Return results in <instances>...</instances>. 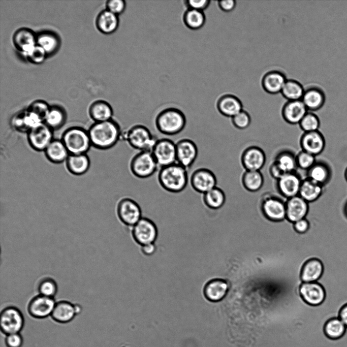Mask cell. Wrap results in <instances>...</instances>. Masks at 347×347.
Wrapping results in <instances>:
<instances>
[{
    "label": "cell",
    "mask_w": 347,
    "mask_h": 347,
    "mask_svg": "<svg viewBox=\"0 0 347 347\" xmlns=\"http://www.w3.org/2000/svg\"><path fill=\"white\" fill-rule=\"evenodd\" d=\"M122 131L118 122L113 119L94 122L88 130L91 145L102 150L114 146L122 139Z\"/></svg>",
    "instance_id": "cell-1"
},
{
    "label": "cell",
    "mask_w": 347,
    "mask_h": 347,
    "mask_svg": "<svg viewBox=\"0 0 347 347\" xmlns=\"http://www.w3.org/2000/svg\"><path fill=\"white\" fill-rule=\"evenodd\" d=\"M157 180L165 191L177 194L185 190L189 178L187 170L176 163L159 169Z\"/></svg>",
    "instance_id": "cell-2"
},
{
    "label": "cell",
    "mask_w": 347,
    "mask_h": 347,
    "mask_svg": "<svg viewBox=\"0 0 347 347\" xmlns=\"http://www.w3.org/2000/svg\"><path fill=\"white\" fill-rule=\"evenodd\" d=\"M186 119L184 113L175 107L161 110L155 116L154 125L157 131L166 136H174L181 132L185 127Z\"/></svg>",
    "instance_id": "cell-3"
},
{
    "label": "cell",
    "mask_w": 347,
    "mask_h": 347,
    "mask_svg": "<svg viewBox=\"0 0 347 347\" xmlns=\"http://www.w3.org/2000/svg\"><path fill=\"white\" fill-rule=\"evenodd\" d=\"M122 139L131 148L138 151H151L157 138L148 128L137 123L122 131Z\"/></svg>",
    "instance_id": "cell-4"
},
{
    "label": "cell",
    "mask_w": 347,
    "mask_h": 347,
    "mask_svg": "<svg viewBox=\"0 0 347 347\" xmlns=\"http://www.w3.org/2000/svg\"><path fill=\"white\" fill-rule=\"evenodd\" d=\"M61 140L70 154H85L92 145L88 131L80 127L68 128Z\"/></svg>",
    "instance_id": "cell-5"
},
{
    "label": "cell",
    "mask_w": 347,
    "mask_h": 347,
    "mask_svg": "<svg viewBox=\"0 0 347 347\" xmlns=\"http://www.w3.org/2000/svg\"><path fill=\"white\" fill-rule=\"evenodd\" d=\"M130 173L139 179H146L152 176L159 167L151 151H138L130 159L129 163Z\"/></svg>",
    "instance_id": "cell-6"
},
{
    "label": "cell",
    "mask_w": 347,
    "mask_h": 347,
    "mask_svg": "<svg viewBox=\"0 0 347 347\" xmlns=\"http://www.w3.org/2000/svg\"><path fill=\"white\" fill-rule=\"evenodd\" d=\"M261 213L273 221H281L286 218V200L270 193L263 195L258 205Z\"/></svg>",
    "instance_id": "cell-7"
},
{
    "label": "cell",
    "mask_w": 347,
    "mask_h": 347,
    "mask_svg": "<svg viewBox=\"0 0 347 347\" xmlns=\"http://www.w3.org/2000/svg\"><path fill=\"white\" fill-rule=\"evenodd\" d=\"M151 152L159 169L176 163V142L170 139H157Z\"/></svg>",
    "instance_id": "cell-8"
},
{
    "label": "cell",
    "mask_w": 347,
    "mask_h": 347,
    "mask_svg": "<svg viewBox=\"0 0 347 347\" xmlns=\"http://www.w3.org/2000/svg\"><path fill=\"white\" fill-rule=\"evenodd\" d=\"M118 219L124 225L133 227L142 217V210L139 204L130 197L119 199L116 207Z\"/></svg>",
    "instance_id": "cell-9"
},
{
    "label": "cell",
    "mask_w": 347,
    "mask_h": 347,
    "mask_svg": "<svg viewBox=\"0 0 347 347\" xmlns=\"http://www.w3.org/2000/svg\"><path fill=\"white\" fill-rule=\"evenodd\" d=\"M2 331L7 334L19 333L24 325V318L20 310L15 306L5 307L1 313Z\"/></svg>",
    "instance_id": "cell-10"
},
{
    "label": "cell",
    "mask_w": 347,
    "mask_h": 347,
    "mask_svg": "<svg viewBox=\"0 0 347 347\" xmlns=\"http://www.w3.org/2000/svg\"><path fill=\"white\" fill-rule=\"evenodd\" d=\"M189 182L194 191L202 195L217 186L215 175L206 168L195 170L190 177Z\"/></svg>",
    "instance_id": "cell-11"
},
{
    "label": "cell",
    "mask_w": 347,
    "mask_h": 347,
    "mask_svg": "<svg viewBox=\"0 0 347 347\" xmlns=\"http://www.w3.org/2000/svg\"><path fill=\"white\" fill-rule=\"evenodd\" d=\"M176 163L188 170L197 158L198 149L194 141L184 138L176 142Z\"/></svg>",
    "instance_id": "cell-12"
},
{
    "label": "cell",
    "mask_w": 347,
    "mask_h": 347,
    "mask_svg": "<svg viewBox=\"0 0 347 347\" xmlns=\"http://www.w3.org/2000/svg\"><path fill=\"white\" fill-rule=\"evenodd\" d=\"M53 130L44 122L27 132L29 145L36 151H45L53 139Z\"/></svg>",
    "instance_id": "cell-13"
},
{
    "label": "cell",
    "mask_w": 347,
    "mask_h": 347,
    "mask_svg": "<svg viewBox=\"0 0 347 347\" xmlns=\"http://www.w3.org/2000/svg\"><path fill=\"white\" fill-rule=\"evenodd\" d=\"M302 179L296 171L285 173L276 180L277 192L286 200L298 196Z\"/></svg>",
    "instance_id": "cell-14"
},
{
    "label": "cell",
    "mask_w": 347,
    "mask_h": 347,
    "mask_svg": "<svg viewBox=\"0 0 347 347\" xmlns=\"http://www.w3.org/2000/svg\"><path fill=\"white\" fill-rule=\"evenodd\" d=\"M133 228L132 234L134 239L141 246L154 243L157 238L156 227L148 218L142 217Z\"/></svg>",
    "instance_id": "cell-15"
},
{
    "label": "cell",
    "mask_w": 347,
    "mask_h": 347,
    "mask_svg": "<svg viewBox=\"0 0 347 347\" xmlns=\"http://www.w3.org/2000/svg\"><path fill=\"white\" fill-rule=\"evenodd\" d=\"M240 160L245 170L261 171L266 163V157L261 148L251 146L243 150Z\"/></svg>",
    "instance_id": "cell-16"
},
{
    "label": "cell",
    "mask_w": 347,
    "mask_h": 347,
    "mask_svg": "<svg viewBox=\"0 0 347 347\" xmlns=\"http://www.w3.org/2000/svg\"><path fill=\"white\" fill-rule=\"evenodd\" d=\"M299 143L302 150L315 156L322 153L326 146L325 137L319 130L303 132Z\"/></svg>",
    "instance_id": "cell-17"
},
{
    "label": "cell",
    "mask_w": 347,
    "mask_h": 347,
    "mask_svg": "<svg viewBox=\"0 0 347 347\" xmlns=\"http://www.w3.org/2000/svg\"><path fill=\"white\" fill-rule=\"evenodd\" d=\"M56 302L54 298L39 294L29 301L27 310L34 318L43 319L51 315Z\"/></svg>",
    "instance_id": "cell-18"
},
{
    "label": "cell",
    "mask_w": 347,
    "mask_h": 347,
    "mask_svg": "<svg viewBox=\"0 0 347 347\" xmlns=\"http://www.w3.org/2000/svg\"><path fill=\"white\" fill-rule=\"evenodd\" d=\"M300 293L303 300L312 306L321 305L326 297L324 288L318 282H303Z\"/></svg>",
    "instance_id": "cell-19"
},
{
    "label": "cell",
    "mask_w": 347,
    "mask_h": 347,
    "mask_svg": "<svg viewBox=\"0 0 347 347\" xmlns=\"http://www.w3.org/2000/svg\"><path fill=\"white\" fill-rule=\"evenodd\" d=\"M309 204L299 195L286 200V218L292 223L305 218Z\"/></svg>",
    "instance_id": "cell-20"
},
{
    "label": "cell",
    "mask_w": 347,
    "mask_h": 347,
    "mask_svg": "<svg viewBox=\"0 0 347 347\" xmlns=\"http://www.w3.org/2000/svg\"><path fill=\"white\" fill-rule=\"evenodd\" d=\"M15 48L26 54L37 44V35L30 29L21 27L17 29L12 37Z\"/></svg>",
    "instance_id": "cell-21"
},
{
    "label": "cell",
    "mask_w": 347,
    "mask_h": 347,
    "mask_svg": "<svg viewBox=\"0 0 347 347\" xmlns=\"http://www.w3.org/2000/svg\"><path fill=\"white\" fill-rule=\"evenodd\" d=\"M308 110L301 100L288 101L283 106L281 116L290 124H299Z\"/></svg>",
    "instance_id": "cell-22"
},
{
    "label": "cell",
    "mask_w": 347,
    "mask_h": 347,
    "mask_svg": "<svg viewBox=\"0 0 347 347\" xmlns=\"http://www.w3.org/2000/svg\"><path fill=\"white\" fill-rule=\"evenodd\" d=\"M287 79L283 73L278 70H271L262 77L261 84L268 93L276 94L280 93Z\"/></svg>",
    "instance_id": "cell-23"
},
{
    "label": "cell",
    "mask_w": 347,
    "mask_h": 347,
    "mask_svg": "<svg viewBox=\"0 0 347 347\" xmlns=\"http://www.w3.org/2000/svg\"><path fill=\"white\" fill-rule=\"evenodd\" d=\"M216 108L222 115L230 118L243 110L241 100L232 94H223L219 98L216 102Z\"/></svg>",
    "instance_id": "cell-24"
},
{
    "label": "cell",
    "mask_w": 347,
    "mask_h": 347,
    "mask_svg": "<svg viewBox=\"0 0 347 347\" xmlns=\"http://www.w3.org/2000/svg\"><path fill=\"white\" fill-rule=\"evenodd\" d=\"M229 290L228 283L222 279H213L207 281L203 287V294L206 301L218 302L227 295Z\"/></svg>",
    "instance_id": "cell-25"
},
{
    "label": "cell",
    "mask_w": 347,
    "mask_h": 347,
    "mask_svg": "<svg viewBox=\"0 0 347 347\" xmlns=\"http://www.w3.org/2000/svg\"><path fill=\"white\" fill-rule=\"evenodd\" d=\"M332 175L330 165L325 161L319 160L306 172L305 177L325 186L331 180Z\"/></svg>",
    "instance_id": "cell-26"
},
{
    "label": "cell",
    "mask_w": 347,
    "mask_h": 347,
    "mask_svg": "<svg viewBox=\"0 0 347 347\" xmlns=\"http://www.w3.org/2000/svg\"><path fill=\"white\" fill-rule=\"evenodd\" d=\"M119 24L118 16L107 9L101 11L96 19V25L99 31L110 35L117 29Z\"/></svg>",
    "instance_id": "cell-27"
},
{
    "label": "cell",
    "mask_w": 347,
    "mask_h": 347,
    "mask_svg": "<svg viewBox=\"0 0 347 347\" xmlns=\"http://www.w3.org/2000/svg\"><path fill=\"white\" fill-rule=\"evenodd\" d=\"M308 111H314L321 109L324 104L325 96L323 90L318 87L311 86L305 89L301 100Z\"/></svg>",
    "instance_id": "cell-28"
},
{
    "label": "cell",
    "mask_w": 347,
    "mask_h": 347,
    "mask_svg": "<svg viewBox=\"0 0 347 347\" xmlns=\"http://www.w3.org/2000/svg\"><path fill=\"white\" fill-rule=\"evenodd\" d=\"M324 188L325 186L305 177L302 180L299 196L310 204L317 201L322 196Z\"/></svg>",
    "instance_id": "cell-29"
},
{
    "label": "cell",
    "mask_w": 347,
    "mask_h": 347,
    "mask_svg": "<svg viewBox=\"0 0 347 347\" xmlns=\"http://www.w3.org/2000/svg\"><path fill=\"white\" fill-rule=\"evenodd\" d=\"M89 115L94 122H102L111 120L113 110L109 103L104 100L93 102L89 106Z\"/></svg>",
    "instance_id": "cell-30"
},
{
    "label": "cell",
    "mask_w": 347,
    "mask_h": 347,
    "mask_svg": "<svg viewBox=\"0 0 347 347\" xmlns=\"http://www.w3.org/2000/svg\"><path fill=\"white\" fill-rule=\"evenodd\" d=\"M44 152L47 159L55 164H60L66 161L70 154L61 139H54Z\"/></svg>",
    "instance_id": "cell-31"
},
{
    "label": "cell",
    "mask_w": 347,
    "mask_h": 347,
    "mask_svg": "<svg viewBox=\"0 0 347 347\" xmlns=\"http://www.w3.org/2000/svg\"><path fill=\"white\" fill-rule=\"evenodd\" d=\"M37 44L45 51L48 56L58 51L60 46V40L55 33L43 31L37 35Z\"/></svg>",
    "instance_id": "cell-32"
},
{
    "label": "cell",
    "mask_w": 347,
    "mask_h": 347,
    "mask_svg": "<svg viewBox=\"0 0 347 347\" xmlns=\"http://www.w3.org/2000/svg\"><path fill=\"white\" fill-rule=\"evenodd\" d=\"M324 271L323 264L320 260H309L303 267L301 279L303 282H317L322 277Z\"/></svg>",
    "instance_id": "cell-33"
},
{
    "label": "cell",
    "mask_w": 347,
    "mask_h": 347,
    "mask_svg": "<svg viewBox=\"0 0 347 347\" xmlns=\"http://www.w3.org/2000/svg\"><path fill=\"white\" fill-rule=\"evenodd\" d=\"M76 315L75 304L62 300L56 303L51 316L56 322L66 323L71 321Z\"/></svg>",
    "instance_id": "cell-34"
},
{
    "label": "cell",
    "mask_w": 347,
    "mask_h": 347,
    "mask_svg": "<svg viewBox=\"0 0 347 347\" xmlns=\"http://www.w3.org/2000/svg\"><path fill=\"white\" fill-rule=\"evenodd\" d=\"M66 164L70 173L75 175H81L88 171L90 162L86 153L69 154L66 161Z\"/></svg>",
    "instance_id": "cell-35"
},
{
    "label": "cell",
    "mask_w": 347,
    "mask_h": 347,
    "mask_svg": "<svg viewBox=\"0 0 347 347\" xmlns=\"http://www.w3.org/2000/svg\"><path fill=\"white\" fill-rule=\"evenodd\" d=\"M226 199L224 192L217 186L202 195V201L205 206L214 211L222 209L226 203Z\"/></svg>",
    "instance_id": "cell-36"
},
{
    "label": "cell",
    "mask_w": 347,
    "mask_h": 347,
    "mask_svg": "<svg viewBox=\"0 0 347 347\" xmlns=\"http://www.w3.org/2000/svg\"><path fill=\"white\" fill-rule=\"evenodd\" d=\"M67 118L66 110L57 105L50 107L44 122L53 130H58L65 124Z\"/></svg>",
    "instance_id": "cell-37"
},
{
    "label": "cell",
    "mask_w": 347,
    "mask_h": 347,
    "mask_svg": "<svg viewBox=\"0 0 347 347\" xmlns=\"http://www.w3.org/2000/svg\"><path fill=\"white\" fill-rule=\"evenodd\" d=\"M264 177L260 171H246L241 176L243 187L248 192H258L263 186Z\"/></svg>",
    "instance_id": "cell-38"
},
{
    "label": "cell",
    "mask_w": 347,
    "mask_h": 347,
    "mask_svg": "<svg viewBox=\"0 0 347 347\" xmlns=\"http://www.w3.org/2000/svg\"><path fill=\"white\" fill-rule=\"evenodd\" d=\"M273 161L285 173L296 171V155L290 150L284 149L279 151Z\"/></svg>",
    "instance_id": "cell-39"
},
{
    "label": "cell",
    "mask_w": 347,
    "mask_h": 347,
    "mask_svg": "<svg viewBox=\"0 0 347 347\" xmlns=\"http://www.w3.org/2000/svg\"><path fill=\"white\" fill-rule=\"evenodd\" d=\"M305 89L303 85L294 79H287L280 92L288 101L301 100Z\"/></svg>",
    "instance_id": "cell-40"
},
{
    "label": "cell",
    "mask_w": 347,
    "mask_h": 347,
    "mask_svg": "<svg viewBox=\"0 0 347 347\" xmlns=\"http://www.w3.org/2000/svg\"><path fill=\"white\" fill-rule=\"evenodd\" d=\"M206 18L203 11L188 9L184 12L183 21L185 26L193 30L202 28L205 23Z\"/></svg>",
    "instance_id": "cell-41"
},
{
    "label": "cell",
    "mask_w": 347,
    "mask_h": 347,
    "mask_svg": "<svg viewBox=\"0 0 347 347\" xmlns=\"http://www.w3.org/2000/svg\"><path fill=\"white\" fill-rule=\"evenodd\" d=\"M346 328L347 327L337 317L331 318L326 322L324 331L328 338L337 339L344 334Z\"/></svg>",
    "instance_id": "cell-42"
},
{
    "label": "cell",
    "mask_w": 347,
    "mask_h": 347,
    "mask_svg": "<svg viewBox=\"0 0 347 347\" xmlns=\"http://www.w3.org/2000/svg\"><path fill=\"white\" fill-rule=\"evenodd\" d=\"M303 132L318 131L320 126L319 117L314 113L308 111L299 123Z\"/></svg>",
    "instance_id": "cell-43"
},
{
    "label": "cell",
    "mask_w": 347,
    "mask_h": 347,
    "mask_svg": "<svg viewBox=\"0 0 347 347\" xmlns=\"http://www.w3.org/2000/svg\"><path fill=\"white\" fill-rule=\"evenodd\" d=\"M38 290L40 295L54 298L57 292V285L56 281L50 277L44 278L39 283Z\"/></svg>",
    "instance_id": "cell-44"
},
{
    "label": "cell",
    "mask_w": 347,
    "mask_h": 347,
    "mask_svg": "<svg viewBox=\"0 0 347 347\" xmlns=\"http://www.w3.org/2000/svg\"><path fill=\"white\" fill-rule=\"evenodd\" d=\"M316 157V156L301 150L296 154L297 168L306 172L317 161Z\"/></svg>",
    "instance_id": "cell-45"
},
{
    "label": "cell",
    "mask_w": 347,
    "mask_h": 347,
    "mask_svg": "<svg viewBox=\"0 0 347 347\" xmlns=\"http://www.w3.org/2000/svg\"><path fill=\"white\" fill-rule=\"evenodd\" d=\"M50 107L46 101L42 100H37L33 102L29 105L27 110L36 113L44 121Z\"/></svg>",
    "instance_id": "cell-46"
},
{
    "label": "cell",
    "mask_w": 347,
    "mask_h": 347,
    "mask_svg": "<svg viewBox=\"0 0 347 347\" xmlns=\"http://www.w3.org/2000/svg\"><path fill=\"white\" fill-rule=\"evenodd\" d=\"M231 120L233 125L239 130L246 129L251 123V117L249 114L244 110L231 118Z\"/></svg>",
    "instance_id": "cell-47"
},
{
    "label": "cell",
    "mask_w": 347,
    "mask_h": 347,
    "mask_svg": "<svg viewBox=\"0 0 347 347\" xmlns=\"http://www.w3.org/2000/svg\"><path fill=\"white\" fill-rule=\"evenodd\" d=\"M26 55L28 60L35 65L43 63L48 56L45 51L38 45L29 51Z\"/></svg>",
    "instance_id": "cell-48"
},
{
    "label": "cell",
    "mask_w": 347,
    "mask_h": 347,
    "mask_svg": "<svg viewBox=\"0 0 347 347\" xmlns=\"http://www.w3.org/2000/svg\"><path fill=\"white\" fill-rule=\"evenodd\" d=\"M106 9L118 16L124 11L126 3L123 0H109L106 2Z\"/></svg>",
    "instance_id": "cell-49"
},
{
    "label": "cell",
    "mask_w": 347,
    "mask_h": 347,
    "mask_svg": "<svg viewBox=\"0 0 347 347\" xmlns=\"http://www.w3.org/2000/svg\"><path fill=\"white\" fill-rule=\"evenodd\" d=\"M185 5L188 9L203 11L210 5L209 0H188L184 1Z\"/></svg>",
    "instance_id": "cell-50"
},
{
    "label": "cell",
    "mask_w": 347,
    "mask_h": 347,
    "mask_svg": "<svg viewBox=\"0 0 347 347\" xmlns=\"http://www.w3.org/2000/svg\"><path fill=\"white\" fill-rule=\"evenodd\" d=\"M12 123L13 126L17 130L20 132H27L28 130L26 128L24 121V112H20L16 114L12 119Z\"/></svg>",
    "instance_id": "cell-51"
},
{
    "label": "cell",
    "mask_w": 347,
    "mask_h": 347,
    "mask_svg": "<svg viewBox=\"0 0 347 347\" xmlns=\"http://www.w3.org/2000/svg\"><path fill=\"white\" fill-rule=\"evenodd\" d=\"M22 343V338L19 333L8 334L6 338V344L8 347H21Z\"/></svg>",
    "instance_id": "cell-52"
},
{
    "label": "cell",
    "mask_w": 347,
    "mask_h": 347,
    "mask_svg": "<svg viewBox=\"0 0 347 347\" xmlns=\"http://www.w3.org/2000/svg\"><path fill=\"white\" fill-rule=\"evenodd\" d=\"M218 6L223 11L230 12L235 9L236 6V2L235 0L218 1Z\"/></svg>",
    "instance_id": "cell-53"
},
{
    "label": "cell",
    "mask_w": 347,
    "mask_h": 347,
    "mask_svg": "<svg viewBox=\"0 0 347 347\" xmlns=\"http://www.w3.org/2000/svg\"><path fill=\"white\" fill-rule=\"evenodd\" d=\"M269 173L271 177L275 180L285 174L274 161L272 162L269 167Z\"/></svg>",
    "instance_id": "cell-54"
},
{
    "label": "cell",
    "mask_w": 347,
    "mask_h": 347,
    "mask_svg": "<svg viewBox=\"0 0 347 347\" xmlns=\"http://www.w3.org/2000/svg\"><path fill=\"white\" fill-rule=\"evenodd\" d=\"M294 226L298 233H304L308 230L309 224L308 220L304 218L294 223Z\"/></svg>",
    "instance_id": "cell-55"
},
{
    "label": "cell",
    "mask_w": 347,
    "mask_h": 347,
    "mask_svg": "<svg viewBox=\"0 0 347 347\" xmlns=\"http://www.w3.org/2000/svg\"><path fill=\"white\" fill-rule=\"evenodd\" d=\"M141 248L142 253L146 256L152 255L156 250V246L154 243L142 245Z\"/></svg>",
    "instance_id": "cell-56"
},
{
    "label": "cell",
    "mask_w": 347,
    "mask_h": 347,
    "mask_svg": "<svg viewBox=\"0 0 347 347\" xmlns=\"http://www.w3.org/2000/svg\"><path fill=\"white\" fill-rule=\"evenodd\" d=\"M338 317L347 327V303L340 308Z\"/></svg>",
    "instance_id": "cell-57"
},
{
    "label": "cell",
    "mask_w": 347,
    "mask_h": 347,
    "mask_svg": "<svg viewBox=\"0 0 347 347\" xmlns=\"http://www.w3.org/2000/svg\"><path fill=\"white\" fill-rule=\"evenodd\" d=\"M342 211L344 217L347 219V201L344 203L342 208Z\"/></svg>",
    "instance_id": "cell-58"
},
{
    "label": "cell",
    "mask_w": 347,
    "mask_h": 347,
    "mask_svg": "<svg viewBox=\"0 0 347 347\" xmlns=\"http://www.w3.org/2000/svg\"><path fill=\"white\" fill-rule=\"evenodd\" d=\"M75 308L76 314H79L82 310L81 306L79 304H75Z\"/></svg>",
    "instance_id": "cell-59"
},
{
    "label": "cell",
    "mask_w": 347,
    "mask_h": 347,
    "mask_svg": "<svg viewBox=\"0 0 347 347\" xmlns=\"http://www.w3.org/2000/svg\"><path fill=\"white\" fill-rule=\"evenodd\" d=\"M344 177L345 181L347 182V167L345 168L344 172Z\"/></svg>",
    "instance_id": "cell-60"
},
{
    "label": "cell",
    "mask_w": 347,
    "mask_h": 347,
    "mask_svg": "<svg viewBox=\"0 0 347 347\" xmlns=\"http://www.w3.org/2000/svg\"><path fill=\"white\" fill-rule=\"evenodd\" d=\"M286 317H287V316H286ZM288 318H289V317H288ZM289 321H290L289 318ZM288 325H289V324H288ZM288 327H287V328H288ZM282 338H283V337H282ZM281 340H282V339H281ZM278 347H279V346H278Z\"/></svg>",
    "instance_id": "cell-61"
},
{
    "label": "cell",
    "mask_w": 347,
    "mask_h": 347,
    "mask_svg": "<svg viewBox=\"0 0 347 347\" xmlns=\"http://www.w3.org/2000/svg\"><path fill=\"white\" fill-rule=\"evenodd\" d=\"M287 317H288V316H287ZM288 317L289 318V317ZM289 319H290V318H289ZM289 322H290V321H289ZM288 326H289V325H288ZM284 335H285V334H284ZM283 336H284V335H283ZM279 345H280V344H279Z\"/></svg>",
    "instance_id": "cell-62"
}]
</instances>
